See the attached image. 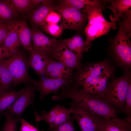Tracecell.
Returning a JSON list of instances; mask_svg holds the SVG:
<instances>
[{
    "label": "cell",
    "mask_w": 131,
    "mask_h": 131,
    "mask_svg": "<svg viewBox=\"0 0 131 131\" xmlns=\"http://www.w3.org/2000/svg\"><path fill=\"white\" fill-rule=\"evenodd\" d=\"M0 61L10 72L14 86L23 83L33 85L36 80L33 79L29 74L28 59L18 49L9 59Z\"/></svg>",
    "instance_id": "4"
},
{
    "label": "cell",
    "mask_w": 131,
    "mask_h": 131,
    "mask_svg": "<svg viewBox=\"0 0 131 131\" xmlns=\"http://www.w3.org/2000/svg\"><path fill=\"white\" fill-rule=\"evenodd\" d=\"M9 24L17 32L21 45L31 52L33 51L32 31L27 23L24 21L19 20H14Z\"/></svg>",
    "instance_id": "16"
},
{
    "label": "cell",
    "mask_w": 131,
    "mask_h": 131,
    "mask_svg": "<svg viewBox=\"0 0 131 131\" xmlns=\"http://www.w3.org/2000/svg\"><path fill=\"white\" fill-rule=\"evenodd\" d=\"M59 2L65 5L75 8L86 13L89 9L93 7L101 6L100 1L93 0H62Z\"/></svg>",
    "instance_id": "21"
},
{
    "label": "cell",
    "mask_w": 131,
    "mask_h": 131,
    "mask_svg": "<svg viewBox=\"0 0 131 131\" xmlns=\"http://www.w3.org/2000/svg\"><path fill=\"white\" fill-rule=\"evenodd\" d=\"M122 113H124L126 116H131V82H130L128 89L125 98L124 106Z\"/></svg>",
    "instance_id": "32"
},
{
    "label": "cell",
    "mask_w": 131,
    "mask_h": 131,
    "mask_svg": "<svg viewBox=\"0 0 131 131\" xmlns=\"http://www.w3.org/2000/svg\"><path fill=\"white\" fill-rule=\"evenodd\" d=\"M131 79L124 76L108 83L102 97L118 113H122Z\"/></svg>",
    "instance_id": "3"
},
{
    "label": "cell",
    "mask_w": 131,
    "mask_h": 131,
    "mask_svg": "<svg viewBox=\"0 0 131 131\" xmlns=\"http://www.w3.org/2000/svg\"><path fill=\"white\" fill-rule=\"evenodd\" d=\"M23 91V88L18 91L12 89L0 93V113L6 110L20 96Z\"/></svg>",
    "instance_id": "22"
},
{
    "label": "cell",
    "mask_w": 131,
    "mask_h": 131,
    "mask_svg": "<svg viewBox=\"0 0 131 131\" xmlns=\"http://www.w3.org/2000/svg\"><path fill=\"white\" fill-rule=\"evenodd\" d=\"M74 120L73 116H71L65 122L49 131H77L74 125Z\"/></svg>",
    "instance_id": "30"
},
{
    "label": "cell",
    "mask_w": 131,
    "mask_h": 131,
    "mask_svg": "<svg viewBox=\"0 0 131 131\" xmlns=\"http://www.w3.org/2000/svg\"><path fill=\"white\" fill-rule=\"evenodd\" d=\"M20 121L21 123L20 128V131H40L23 118H21Z\"/></svg>",
    "instance_id": "34"
},
{
    "label": "cell",
    "mask_w": 131,
    "mask_h": 131,
    "mask_svg": "<svg viewBox=\"0 0 131 131\" xmlns=\"http://www.w3.org/2000/svg\"><path fill=\"white\" fill-rule=\"evenodd\" d=\"M61 42L70 50L80 60L83 52H87L90 46L87 44L79 34L61 41Z\"/></svg>",
    "instance_id": "17"
},
{
    "label": "cell",
    "mask_w": 131,
    "mask_h": 131,
    "mask_svg": "<svg viewBox=\"0 0 131 131\" xmlns=\"http://www.w3.org/2000/svg\"><path fill=\"white\" fill-rule=\"evenodd\" d=\"M13 79L7 67L0 61V85L3 92L10 90L13 85Z\"/></svg>",
    "instance_id": "24"
},
{
    "label": "cell",
    "mask_w": 131,
    "mask_h": 131,
    "mask_svg": "<svg viewBox=\"0 0 131 131\" xmlns=\"http://www.w3.org/2000/svg\"><path fill=\"white\" fill-rule=\"evenodd\" d=\"M32 3L34 6L42 4H50L55 3V1L52 0H31Z\"/></svg>",
    "instance_id": "37"
},
{
    "label": "cell",
    "mask_w": 131,
    "mask_h": 131,
    "mask_svg": "<svg viewBox=\"0 0 131 131\" xmlns=\"http://www.w3.org/2000/svg\"><path fill=\"white\" fill-rule=\"evenodd\" d=\"M60 19L61 16L58 13L54 11H51L46 16L42 26L44 24H57Z\"/></svg>",
    "instance_id": "33"
},
{
    "label": "cell",
    "mask_w": 131,
    "mask_h": 131,
    "mask_svg": "<svg viewBox=\"0 0 131 131\" xmlns=\"http://www.w3.org/2000/svg\"><path fill=\"white\" fill-rule=\"evenodd\" d=\"M98 131H131V125L119 118H103Z\"/></svg>",
    "instance_id": "19"
},
{
    "label": "cell",
    "mask_w": 131,
    "mask_h": 131,
    "mask_svg": "<svg viewBox=\"0 0 131 131\" xmlns=\"http://www.w3.org/2000/svg\"><path fill=\"white\" fill-rule=\"evenodd\" d=\"M11 57L9 51L5 46L3 43L0 42V61L4 58Z\"/></svg>",
    "instance_id": "36"
},
{
    "label": "cell",
    "mask_w": 131,
    "mask_h": 131,
    "mask_svg": "<svg viewBox=\"0 0 131 131\" xmlns=\"http://www.w3.org/2000/svg\"><path fill=\"white\" fill-rule=\"evenodd\" d=\"M23 89L22 93L4 112L15 115L19 121L22 113L30 104H31L34 108V93L37 91L34 85L31 84H26Z\"/></svg>",
    "instance_id": "9"
},
{
    "label": "cell",
    "mask_w": 131,
    "mask_h": 131,
    "mask_svg": "<svg viewBox=\"0 0 131 131\" xmlns=\"http://www.w3.org/2000/svg\"><path fill=\"white\" fill-rule=\"evenodd\" d=\"M8 25L10 31L3 43L9 51L11 56L18 49L21 44L17 32L10 24Z\"/></svg>",
    "instance_id": "23"
},
{
    "label": "cell",
    "mask_w": 131,
    "mask_h": 131,
    "mask_svg": "<svg viewBox=\"0 0 131 131\" xmlns=\"http://www.w3.org/2000/svg\"><path fill=\"white\" fill-rule=\"evenodd\" d=\"M56 11L60 16L59 25L63 29L79 31L83 27L87 18L86 13L60 2L56 4Z\"/></svg>",
    "instance_id": "6"
},
{
    "label": "cell",
    "mask_w": 131,
    "mask_h": 131,
    "mask_svg": "<svg viewBox=\"0 0 131 131\" xmlns=\"http://www.w3.org/2000/svg\"><path fill=\"white\" fill-rule=\"evenodd\" d=\"M60 90V92L52 97L51 100L61 101L69 98L72 102L83 106L103 118H119L116 110L101 97L72 86L63 87Z\"/></svg>",
    "instance_id": "2"
},
{
    "label": "cell",
    "mask_w": 131,
    "mask_h": 131,
    "mask_svg": "<svg viewBox=\"0 0 131 131\" xmlns=\"http://www.w3.org/2000/svg\"><path fill=\"white\" fill-rule=\"evenodd\" d=\"M113 20L117 21L118 29L113 43L114 53L118 60L123 64L130 66L131 64V44L130 37L126 31L122 22L116 13Z\"/></svg>",
    "instance_id": "5"
},
{
    "label": "cell",
    "mask_w": 131,
    "mask_h": 131,
    "mask_svg": "<svg viewBox=\"0 0 131 131\" xmlns=\"http://www.w3.org/2000/svg\"><path fill=\"white\" fill-rule=\"evenodd\" d=\"M131 7V0H118L113 2L112 6L109 8L115 11L117 16L119 17H121Z\"/></svg>",
    "instance_id": "26"
},
{
    "label": "cell",
    "mask_w": 131,
    "mask_h": 131,
    "mask_svg": "<svg viewBox=\"0 0 131 131\" xmlns=\"http://www.w3.org/2000/svg\"><path fill=\"white\" fill-rule=\"evenodd\" d=\"M18 12L11 3L10 0H0V22L8 25L14 21Z\"/></svg>",
    "instance_id": "20"
},
{
    "label": "cell",
    "mask_w": 131,
    "mask_h": 131,
    "mask_svg": "<svg viewBox=\"0 0 131 131\" xmlns=\"http://www.w3.org/2000/svg\"><path fill=\"white\" fill-rule=\"evenodd\" d=\"M123 120L126 123L131 125V116H125Z\"/></svg>",
    "instance_id": "38"
},
{
    "label": "cell",
    "mask_w": 131,
    "mask_h": 131,
    "mask_svg": "<svg viewBox=\"0 0 131 131\" xmlns=\"http://www.w3.org/2000/svg\"><path fill=\"white\" fill-rule=\"evenodd\" d=\"M31 31L33 51L45 53L49 55L53 47L58 41L47 36L38 28L34 27Z\"/></svg>",
    "instance_id": "12"
},
{
    "label": "cell",
    "mask_w": 131,
    "mask_h": 131,
    "mask_svg": "<svg viewBox=\"0 0 131 131\" xmlns=\"http://www.w3.org/2000/svg\"><path fill=\"white\" fill-rule=\"evenodd\" d=\"M49 55L53 60L74 70L79 69L83 66L80 60L60 41L55 44Z\"/></svg>",
    "instance_id": "11"
},
{
    "label": "cell",
    "mask_w": 131,
    "mask_h": 131,
    "mask_svg": "<svg viewBox=\"0 0 131 131\" xmlns=\"http://www.w3.org/2000/svg\"><path fill=\"white\" fill-rule=\"evenodd\" d=\"M35 121L38 123L43 121L47 123L49 130H52L66 121L72 114L71 108H66L59 104L53 106L48 112L44 111L41 115L38 114L34 108Z\"/></svg>",
    "instance_id": "8"
},
{
    "label": "cell",
    "mask_w": 131,
    "mask_h": 131,
    "mask_svg": "<svg viewBox=\"0 0 131 131\" xmlns=\"http://www.w3.org/2000/svg\"><path fill=\"white\" fill-rule=\"evenodd\" d=\"M113 20L110 22L106 20L87 25L85 29L86 44L91 45V42L92 41L100 36L107 34L111 29H116V21Z\"/></svg>",
    "instance_id": "13"
},
{
    "label": "cell",
    "mask_w": 131,
    "mask_h": 131,
    "mask_svg": "<svg viewBox=\"0 0 131 131\" xmlns=\"http://www.w3.org/2000/svg\"><path fill=\"white\" fill-rule=\"evenodd\" d=\"M74 120L81 131H98L103 118L81 105L72 101L69 103Z\"/></svg>",
    "instance_id": "7"
},
{
    "label": "cell",
    "mask_w": 131,
    "mask_h": 131,
    "mask_svg": "<svg viewBox=\"0 0 131 131\" xmlns=\"http://www.w3.org/2000/svg\"><path fill=\"white\" fill-rule=\"evenodd\" d=\"M3 92L2 88L0 85V93Z\"/></svg>",
    "instance_id": "39"
},
{
    "label": "cell",
    "mask_w": 131,
    "mask_h": 131,
    "mask_svg": "<svg viewBox=\"0 0 131 131\" xmlns=\"http://www.w3.org/2000/svg\"><path fill=\"white\" fill-rule=\"evenodd\" d=\"M9 31L8 25L0 22V42L3 43Z\"/></svg>",
    "instance_id": "35"
},
{
    "label": "cell",
    "mask_w": 131,
    "mask_h": 131,
    "mask_svg": "<svg viewBox=\"0 0 131 131\" xmlns=\"http://www.w3.org/2000/svg\"><path fill=\"white\" fill-rule=\"evenodd\" d=\"M33 85L39 92L40 99L41 101L49 94H57L63 87L72 86V79H54L42 77L38 81L36 80Z\"/></svg>",
    "instance_id": "10"
},
{
    "label": "cell",
    "mask_w": 131,
    "mask_h": 131,
    "mask_svg": "<svg viewBox=\"0 0 131 131\" xmlns=\"http://www.w3.org/2000/svg\"><path fill=\"white\" fill-rule=\"evenodd\" d=\"M74 70L52 58L45 70L44 76L54 79H72Z\"/></svg>",
    "instance_id": "14"
},
{
    "label": "cell",
    "mask_w": 131,
    "mask_h": 131,
    "mask_svg": "<svg viewBox=\"0 0 131 131\" xmlns=\"http://www.w3.org/2000/svg\"><path fill=\"white\" fill-rule=\"evenodd\" d=\"M10 1L12 5L18 12L28 11L34 6L31 0H11Z\"/></svg>",
    "instance_id": "27"
},
{
    "label": "cell",
    "mask_w": 131,
    "mask_h": 131,
    "mask_svg": "<svg viewBox=\"0 0 131 131\" xmlns=\"http://www.w3.org/2000/svg\"><path fill=\"white\" fill-rule=\"evenodd\" d=\"M28 59V67L33 69L40 77H43L45 70L52 59L47 54L32 51Z\"/></svg>",
    "instance_id": "15"
},
{
    "label": "cell",
    "mask_w": 131,
    "mask_h": 131,
    "mask_svg": "<svg viewBox=\"0 0 131 131\" xmlns=\"http://www.w3.org/2000/svg\"><path fill=\"white\" fill-rule=\"evenodd\" d=\"M124 27L130 37L131 36V11L129 9L124 13L121 17Z\"/></svg>",
    "instance_id": "31"
},
{
    "label": "cell",
    "mask_w": 131,
    "mask_h": 131,
    "mask_svg": "<svg viewBox=\"0 0 131 131\" xmlns=\"http://www.w3.org/2000/svg\"><path fill=\"white\" fill-rule=\"evenodd\" d=\"M42 28L46 32L55 37H58L62 34L63 29L57 24H44Z\"/></svg>",
    "instance_id": "29"
},
{
    "label": "cell",
    "mask_w": 131,
    "mask_h": 131,
    "mask_svg": "<svg viewBox=\"0 0 131 131\" xmlns=\"http://www.w3.org/2000/svg\"><path fill=\"white\" fill-rule=\"evenodd\" d=\"M56 4L55 3L42 4L33 11L31 16L30 19L34 26V27H42L45 19L50 12L56 11Z\"/></svg>",
    "instance_id": "18"
},
{
    "label": "cell",
    "mask_w": 131,
    "mask_h": 131,
    "mask_svg": "<svg viewBox=\"0 0 131 131\" xmlns=\"http://www.w3.org/2000/svg\"><path fill=\"white\" fill-rule=\"evenodd\" d=\"M115 67L105 62L87 65L78 70L73 79L72 86L102 97Z\"/></svg>",
    "instance_id": "1"
},
{
    "label": "cell",
    "mask_w": 131,
    "mask_h": 131,
    "mask_svg": "<svg viewBox=\"0 0 131 131\" xmlns=\"http://www.w3.org/2000/svg\"><path fill=\"white\" fill-rule=\"evenodd\" d=\"M4 114L6 120L2 131H16L17 123L19 121L12 114L5 113Z\"/></svg>",
    "instance_id": "28"
},
{
    "label": "cell",
    "mask_w": 131,
    "mask_h": 131,
    "mask_svg": "<svg viewBox=\"0 0 131 131\" xmlns=\"http://www.w3.org/2000/svg\"><path fill=\"white\" fill-rule=\"evenodd\" d=\"M101 6L92 7L86 12L88 22V25H90L99 22L104 21L106 20L104 17Z\"/></svg>",
    "instance_id": "25"
}]
</instances>
